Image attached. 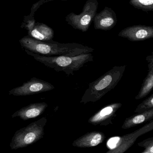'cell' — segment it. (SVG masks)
Segmentation results:
<instances>
[{"label":"cell","instance_id":"277c9868","mask_svg":"<svg viewBox=\"0 0 153 153\" xmlns=\"http://www.w3.org/2000/svg\"><path fill=\"white\" fill-rule=\"evenodd\" d=\"M47 122V118L43 117L17 131L10 145L11 149L16 150L26 147L42 138Z\"/></svg>","mask_w":153,"mask_h":153},{"label":"cell","instance_id":"e0dca14e","mask_svg":"<svg viewBox=\"0 0 153 153\" xmlns=\"http://www.w3.org/2000/svg\"><path fill=\"white\" fill-rule=\"evenodd\" d=\"M152 108H153V94L138 105L134 112L136 113H141Z\"/></svg>","mask_w":153,"mask_h":153},{"label":"cell","instance_id":"30bf717a","mask_svg":"<svg viewBox=\"0 0 153 153\" xmlns=\"http://www.w3.org/2000/svg\"><path fill=\"white\" fill-rule=\"evenodd\" d=\"M93 21L95 29L109 31L117 24V16L114 10L111 8L105 7L100 13H97Z\"/></svg>","mask_w":153,"mask_h":153},{"label":"cell","instance_id":"3957f363","mask_svg":"<svg viewBox=\"0 0 153 153\" xmlns=\"http://www.w3.org/2000/svg\"><path fill=\"white\" fill-rule=\"evenodd\" d=\"M125 68V65L115 66L96 80L89 83L80 102L86 104L100 100L117 85L123 76Z\"/></svg>","mask_w":153,"mask_h":153},{"label":"cell","instance_id":"9a60e30c","mask_svg":"<svg viewBox=\"0 0 153 153\" xmlns=\"http://www.w3.org/2000/svg\"><path fill=\"white\" fill-rule=\"evenodd\" d=\"M153 119V108L141 113L134 114L125 119L122 128L127 129L133 128L141 123L151 121Z\"/></svg>","mask_w":153,"mask_h":153},{"label":"cell","instance_id":"8fae6325","mask_svg":"<svg viewBox=\"0 0 153 153\" xmlns=\"http://www.w3.org/2000/svg\"><path fill=\"white\" fill-rule=\"evenodd\" d=\"M48 106V105L45 102L31 103L14 113L11 117H19L25 121L34 119L42 115Z\"/></svg>","mask_w":153,"mask_h":153},{"label":"cell","instance_id":"7c38bea8","mask_svg":"<svg viewBox=\"0 0 153 153\" xmlns=\"http://www.w3.org/2000/svg\"><path fill=\"white\" fill-rule=\"evenodd\" d=\"M105 138L104 133L102 131H90L74 140L72 145L78 148L93 147L102 143Z\"/></svg>","mask_w":153,"mask_h":153},{"label":"cell","instance_id":"ac0fdd59","mask_svg":"<svg viewBox=\"0 0 153 153\" xmlns=\"http://www.w3.org/2000/svg\"><path fill=\"white\" fill-rule=\"evenodd\" d=\"M139 146L144 148L142 153H153V137L149 138L138 143Z\"/></svg>","mask_w":153,"mask_h":153},{"label":"cell","instance_id":"4fadbf2b","mask_svg":"<svg viewBox=\"0 0 153 153\" xmlns=\"http://www.w3.org/2000/svg\"><path fill=\"white\" fill-rule=\"evenodd\" d=\"M146 60L148 62V72L143 80L138 94L135 97V99L140 100L146 97L152 91L153 88V55L147 56Z\"/></svg>","mask_w":153,"mask_h":153},{"label":"cell","instance_id":"6da1fadb","mask_svg":"<svg viewBox=\"0 0 153 153\" xmlns=\"http://www.w3.org/2000/svg\"><path fill=\"white\" fill-rule=\"evenodd\" d=\"M21 47L31 52L45 56H76L91 53L94 51L91 47L76 43H60L52 40L41 41L29 36L19 40Z\"/></svg>","mask_w":153,"mask_h":153},{"label":"cell","instance_id":"9c48e42d","mask_svg":"<svg viewBox=\"0 0 153 153\" xmlns=\"http://www.w3.org/2000/svg\"><path fill=\"white\" fill-rule=\"evenodd\" d=\"M118 36L128 39L131 42L144 41L153 37V27L136 25L123 29Z\"/></svg>","mask_w":153,"mask_h":153},{"label":"cell","instance_id":"2e32d148","mask_svg":"<svg viewBox=\"0 0 153 153\" xmlns=\"http://www.w3.org/2000/svg\"><path fill=\"white\" fill-rule=\"evenodd\" d=\"M129 3L135 8L145 12L153 11V0H130Z\"/></svg>","mask_w":153,"mask_h":153},{"label":"cell","instance_id":"7a4b0ae2","mask_svg":"<svg viewBox=\"0 0 153 153\" xmlns=\"http://www.w3.org/2000/svg\"><path fill=\"white\" fill-rule=\"evenodd\" d=\"M28 55L45 66L53 69L55 71L65 72L67 76L73 75L86 63L93 61L94 56L91 53H84L76 56H45L25 50Z\"/></svg>","mask_w":153,"mask_h":153},{"label":"cell","instance_id":"d6986e66","mask_svg":"<svg viewBox=\"0 0 153 153\" xmlns=\"http://www.w3.org/2000/svg\"><path fill=\"white\" fill-rule=\"evenodd\" d=\"M58 1V0H45V3L49 2V1ZM59 1H67V0H59Z\"/></svg>","mask_w":153,"mask_h":153},{"label":"cell","instance_id":"ba28073f","mask_svg":"<svg viewBox=\"0 0 153 153\" xmlns=\"http://www.w3.org/2000/svg\"><path fill=\"white\" fill-rule=\"evenodd\" d=\"M120 102L113 103L105 105L93 114L88 120L92 125L107 126L113 124L112 120L115 118L117 112L122 106Z\"/></svg>","mask_w":153,"mask_h":153},{"label":"cell","instance_id":"5bb4252c","mask_svg":"<svg viewBox=\"0 0 153 153\" xmlns=\"http://www.w3.org/2000/svg\"><path fill=\"white\" fill-rule=\"evenodd\" d=\"M28 31V36L37 40L47 41L54 36L52 28L43 23L36 22L33 27Z\"/></svg>","mask_w":153,"mask_h":153},{"label":"cell","instance_id":"8992f818","mask_svg":"<svg viewBox=\"0 0 153 153\" xmlns=\"http://www.w3.org/2000/svg\"><path fill=\"white\" fill-rule=\"evenodd\" d=\"M97 0H88L83 7L82 12L79 15L73 12L66 17V22L74 29L86 32L90 27L98 8Z\"/></svg>","mask_w":153,"mask_h":153},{"label":"cell","instance_id":"5b68a950","mask_svg":"<svg viewBox=\"0 0 153 153\" xmlns=\"http://www.w3.org/2000/svg\"><path fill=\"white\" fill-rule=\"evenodd\" d=\"M153 129V121L151 120L150 122L131 133L123 136L112 137L106 142V146L108 150L106 153H124L132 146L139 137Z\"/></svg>","mask_w":153,"mask_h":153},{"label":"cell","instance_id":"52a82bcc","mask_svg":"<svg viewBox=\"0 0 153 153\" xmlns=\"http://www.w3.org/2000/svg\"><path fill=\"white\" fill-rule=\"evenodd\" d=\"M53 89V85L47 81L32 77L30 80L23 83L22 85L10 90L9 94L15 96H25L48 92Z\"/></svg>","mask_w":153,"mask_h":153}]
</instances>
